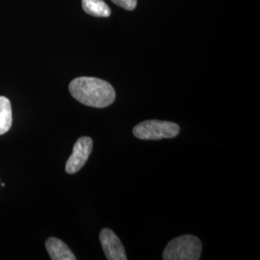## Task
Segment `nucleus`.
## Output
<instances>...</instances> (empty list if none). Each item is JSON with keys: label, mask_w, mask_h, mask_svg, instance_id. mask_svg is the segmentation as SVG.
Listing matches in <instances>:
<instances>
[{"label": "nucleus", "mask_w": 260, "mask_h": 260, "mask_svg": "<svg viewBox=\"0 0 260 260\" xmlns=\"http://www.w3.org/2000/svg\"><path fill=\"white\" fill-rule=\"evenodd\" d=\"M69 90L78 103L93 108L108 107L116 99L111 84L96 77H77L70 83Z\"/></svg>", "instance_id": "obj_1"}, {"label": "nucleus", "mask_w": 260, "mask_h": 260, "mask_svg": "<svg viewBox=\"0 0 260 260\" xmlns=\"http://www.w3.org/2000/svg\"><path fill=\"white\" fill-rule=\"evenodd\" d=\"M203 251L202 241L191 234L181 235L168 243L164 252V260H198Z\"/></svg>", "instance_id": "obj_2"}, {"label": "nucleus", "mask_w": 260, "mask_h": 260, "mask_svg": "<svg viewBox=\"0 0 260 260\" xmlns=\"http://www.w3.org/2000/svg\"><path fill=\"white\" fill-rule=\"evenodd\" d=\"M133 135L141 140L172 139L180 132V127L176 122L158 120L142 121L133 130Z\"/></svg>", "instance_id": "obj_3"}, {"label": "nucleus", "mask_w": 260, "mask_h": 260, "mask_svg": "<svg viewBox=\"0 0 260 260\" xmlns=\"http://www.w3.org/2000/svg\"><path fill=\"white\" fill-rule=\"evenodd\" d=\"M93 140L84 136L75 142L73 153L66 163V172L70 175L79 172L86 164L93 150Z\"/></svg>", "instance_id": "obj_4"}, {"label": "nucleus", "mask_w": 260, "mask_h": 260, "mask_svg": "<svg viewBox=\"0 0 260 260\" xmlns=\"http://www.w3.org/2000/svg\"><path fill=\"white\" fill-rule=\"evenodd\" d=\"M100 241L107 259H127L125 249L121 240L110 229H103L100 233Z\"/></svg>", "instance_id": "obj_5"}, {"label": "nucleus", "mask_w": 260, "mask_h": 260, "mask_svg": "<svg viewBox=\"0 0 260 260\" xmlns=\"http://www.w3.org/2000/svg\"><path fill=\"white\" fill-rule=\"evenodd\" d=\"M46 248L52 260L76 259L74 252L68 247V245L56 237H49L47 239Z\"/></svg>", "instance_id": "obj_6"}, {"label": "nucleus", "mask_w": 260, "mask_h": 260, "mask_svg": "<svg viewBox=\"0 0 260 260\" xmlns=\"http://www.w3.org/2000/svg\"><path fill=\"white\" fill-rule=\"evenodd\" d=\"M82 8L93 17L108 18L111 15V10L103 0H82Z\"/></svg>", "instance_id": "obj_7"}, {"label": "nucleus", "mask_w": 260, "mask_h": 260, "mask_svg": "<svg viewBox=\"0 0 260 260\" xmlns=\"http://www.w3.org/2000/svg\"><path fill=\"white\" fill-rule=\"evenodd\" d=\"M13 122L12 106L9 100L5 96H0V135L9 131Z\"/></svg>", "instance_id": "obj_8"}, {"label": "nucleus", "mask_w": 260, "mask_h": 260, "mask_svg": "<svg viewBox=\"0 0 260 260\" xmlns=\"http://www.w3.org/2000/svg\"><path fill=\"white\" fill-rule=\"evenodd\" d=\"M113 3L120 6L121 8L127 10V11H133L137 6V0H111Z\"/></svg>", "instance_id": "obj_9"}]
</instances>
